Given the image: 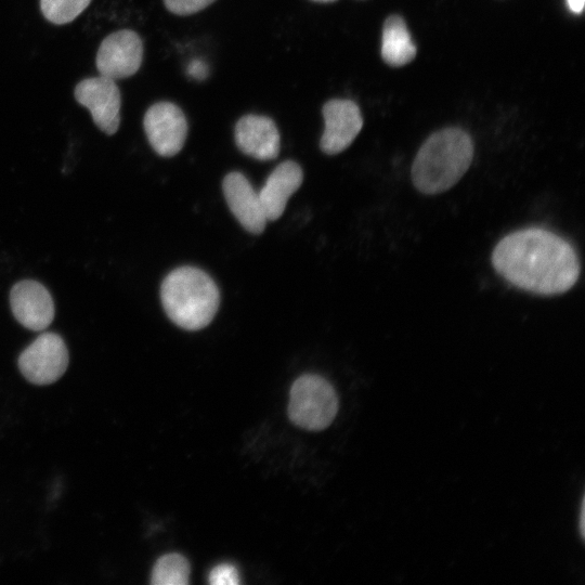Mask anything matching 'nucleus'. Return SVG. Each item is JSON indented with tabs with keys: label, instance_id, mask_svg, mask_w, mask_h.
Wrapping results in <instances>:
<instances>
[{
	"label": "nucleus",
	"instance_id": "21",
	"mask_svg": "<svg viewBox=\"0 0 585 585\" xmlns=\"http://www.w3.org/2000/svg\"><path fill=\"white\" fill-rule=\"evenodd\" d=\"M581 534L584 536V502H582V509H581Z\"/></svg>",
	"mask_w": 585,
	"mask_h": 585
},
{
	"label": "nucleus",
	"instance_id": "10",
	"mask_svg": "<svg viewBox=\"0 0 585 585\" xmlns=\"http://www.w3.org/2000/svg\"><path fill=\"white\" fill-rule=\"evenodd\" d=\"M10 304L17 322L35 332L46 329L54 318L55 309L50 292L32 280L21 281L12 287Z\"/></svg>",
	"mask_w": 585,
	"mask_h": 585
},
{
	"label": "nucleus",
	"instance_id": "22",
	"mask_svg": "<svg viewBox=\"0 0 585 585\" xmlns=\"http://www.w3.org/2000/svg\"><path fill=\"white\" fill-rule=\"evenodd\" d=\"M313 1H317V2H332V1H335V0H313Z\"/></svg>",
	"mask_w": 585,
	"mask_h": 585
},
{
	"label": "nucleus",
	"instance_id": "16",
	"mask_svg": "<svg viewBox=\"0 0 585 585\" xmlns=\"http://www.w3.org/2000/svg\"><path fill=\"white\" fill-rule=\"evenodd\" d=\"M91 0H40L43 16L56 25L73 22Z\"/></svg>",
	"mask_w": 585,
	"mask_h": 585
},
{
	"label": "nucleus",
	"instance_id": "5",
	"mask_svg": "<svg viewBox=\"0 0 585 585\" xmlns=\"http://www.w3.org/2000/svg\"><path fill=\"white\" fill-rule=\"evenodd\" d=\"M68 366V351L55 333L39 335L18 356V368L34 385H50L58 380Z\"/></svg>",
	"mask_w": 585,
	"mask_h": 585
},
{
	"label": "nucleus",
	"instance_id": "14",
	"mask_svg": "<svg viewBox=\"0 0 585 585\" xmlns=\"http://www.w3.org/2000/svg\"><path fill=\"white\" fill-rule=\"evenodd\" d=\"M416 47L402 17L389 16L382 29L381 56L391 66H403L414 60Z\"/></svg>",
	"mask_w": 585,
	"mask_h": 585
},
{
	"label": "nucleus",
	"instance_id": "4",
	"mask_svg": "<svg viewBox=\"0 0 585 585\" xmlns=\"http://www.w3.org/2000/svg\"><path fill=\"white\" fill-rule=\"evenodd\" d=\"M338 412V398L323 377L306 374L290 389L288 416L298 427L320 431L327 428Z\"/></svg>",
	"mask_w": 585,
	"mask_h": 585
},
{
	"label": "nucleus",
	"instance_id": "7",
	"mask_svg": "<svg viewBox=\"0 0 585 585\" xmlns=\"http://www.w3.org/2000/svg\"><path fill=\"white\" fill-rule=\"evenodd\" d=\"M74 95L88 108L100 130L108 135L118 130L121 98L115 80L101 75L86 78L77 83Z\"/></svg>",
	"mask_w": 585,
	"mask_h": 585
},
{
	"label": "nucleus",
	"instance_id": "12",
	"mask_svg": "<svg viewBox=\"0 0 585 585\" xmlns=\"http://www.w3.org/2000/svg\"><path fill=\"white\" fill-rule=\"evenodd\" d=\"M234 136L237 147L258 160L274 159L280 153L278 129L266 116L253 114L243 116L235 126Z\"/></svg>",
	"mask_w": 585,
	"mask_h": 585
},
{
	"label": "nucleus",
	"instance_id": "18",
	"mask_svg": "<svg viewBox=\"0 0 585 585\" xmlns=\"http://www.w3.org/2000/svg\"><path fill=\"white\" fill-rule=\"evenodd\" d=\"M216 0H164L166 8L177 15H191L202 11Z\"/></svg>",
	"mask_w": 585,
	"mask_h": 585
},
{
	"label": "nucleus",
	"instance_id": "11",
	"mask_svg": "<svg viewBox=\"0 0 585 585\" xmlns=\"http://www.w3.org/2000/svg\"><path fill=\"white\" fill-rule=\"evenodd\" d=\"M222 188L229 208L243 227L252 234L262 233L268 220L259 194L247 178L240 172H230Z\"/></svg>",
	"mask_w": 585,
	"mask_h": 585
},
{
	"label": "nucleus",
	"instance_id": "13",
	"mask_svg": "<svg viewBox=\"0 0 585 585\" xmlns=\"http://www.w3.org/2000/svg\"><path fill=\"white\" fill-rule=\"evenodd\" d=\"M302 181V169L292 160L280 164L270 173L258 193L268 221H274L283 214L287 200L300 187Z\"/></svg>",
	"mask_w": 585,
	"mask_h": 585
},
{
	"label": "nucleus",
	"instance_id": "1",
	"mask_svg": "<svg viewBox=\"0 0 585 585\" xmlns=\"http://www.w3.org/2000/svg\"><path fill=\"white\" fill-rule=\"evenodd\" d=\"M491 261L508 283L540 296L567 292L581 273L572 245L556 233L535 226L504 236L494 247Z\"/></svg>",
	"mask_w": 585,
	"mask_h": 585
},
{
	"label": "nucleus",
	"instance_id": "15",
	"mask_svg": "<svg viewBox=\"0 0 585 585\" xmlns=\"http://www.w3.org/2000/svg\"><path fill=\"white\" fill-rule=\"evenodd\" d=\"M190 563L180 554L161 556L154 564L151 583L154 585H185L188 583Z\"/></svg>",
	"mask_w": 585,
	"mask_h": 585
},
{
	"label": "nucleus",
	"instance_id": "9",
	"mask_svg": "<svg viewBox=\"0 0 585 585\" xmlns=\"http://www.w3.org/2000/svg\"><path fill=\"white\" fill-rule=\"evenodd\" d=\"M325 129L320 141L321 150L336 155L351 145L363 126L359 106L351 100L334 99L323 106Z\"/></svg>",
	"mask_w": 585,
	"mask_h": 585
},
{
	"label": "nucleus",
	"instance_id": "2",
	"mask_svg": "<svg viewBox=\"0 0 585 585\" xmlns=\"http://www.w3.org/2000/svg\"><path fill=\"white\" fill-rule=\"evenodd\" d=\"M473 158L470 135L460 128L432 133L418 150L411 169L415 188L435 195L453 187L467 172Z\"/></svg>",
	"mask_w": 585,
	"mask_h": 585
},
{
	"label": "nucleus",
	"instance_id": "6",
	"mask_svg": "<svg viewBox=\"0 0 585 585\" xmlns=\"http://www.w3.org/2000/svg\"><path fill=\"white\" fill-rule=\"evenodd\" d=\"M143 60V42L133 30L121 29L103 39L96 53L101 76L117 80L134 75Z\"/></svg>",
	"mask_w": 585,
	"mask_h": 585
},
{
	"label": "nucleus",
	"instance_id": "19",
	"mask_svg": "<svg viewBox=\"0 0 585 585\" xmlns=\"http://www.w3.org/2000/svg\"><path fill=\"white\" fill-rule=\"evenodd\" d=\"M584 2L585 0H567L569 9L575 14L582 13L584 9Z\"/></svg>",
	"mask_w": 585,
	"mask_h": 585
},
{
	"label": "nucleus",
	"instance_id": "8",
	"mask_svg": "<svg viewBox=\"0 0 585 585\" xmlns=\"http://www.w3.org/2000/svg\"><path fill=\"white\" fill-rule=\"evenodd\" d=\"M143 126L151 146L158 155L171 157L182 150L187 134V121L176 104H153L144 115Z\"/></svg>",
	"mask_w": 585,
	"mask_h": 585
},
{
	"label": "nucleus",
	"instance_id": "20",
	"mask_svg": "<svg viewBox=\"0 0 585 585\" xmlns=\"http://www.w3.org/2000/svg\"><path fill=\"white\" fill-rule=\"evenodd\" d=\"M203 65H204L203 63L194 62L191 65V70H190L191 74H193L197 78H203L205 74Z\"/></svg>",
	"mask_w": 585,
	"mask_h": 585
},
{
	"label": "nucleus",
	"instance_id": "3",
	"mask_svg": "<svg viewBox=\"0 0 585 585\" xmlns=\"http://www.w3.org/2000/svg\"><path fill=\"white\" fill-rule=\"evenodd\" d=\"M160 298L168 317L187 330L206 327L214 317L220 294L213 280L200 269L181 266L162 281Z\"/></svg>",
	"mask_w": 585,
	"mask_h": 585
},
{
	"label": "nucleus",
	"instance_id": "17",
	"mask_svg": "<svg viewBox=\"0 0 585 585\" xmlns=\"http://www.w3.org/2000/svg\"><path fill=\"white\" fill-rule=\"evenodd\" d=\"M208 582L211 585H236L239 584V574L235 566L222 562L211 569Z\"/></svg>",
	"mask_w": 585,
	"mask_h": 585
}]
</instances>
